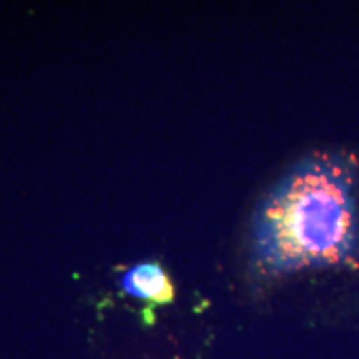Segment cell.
<instances>
[{
    "mask_svg": "<svg viewBox=\"0 0 359 359\" xmlns=\"http://www.w3.org/2000/svg\"><path fill=\"white\" fill-rule=\"evenodd\" d=\"M122 286L135 298L155 304L172 303L175 298L172 281L158 263H142L130 268L122 278Z\"/></svg>",
    "mask_w": 359,
    "mask_h": 359,
    "instance_id": "cell-2",
    "label": "cell"
},
{
    "mask_svg": "<svg viewBox=\"0 0 359 359\" xmlns=\"http://www.w3.org/2000/svg\"><path fill=\"white\" fill-rule=\"evenodd\" d=\"M359 168L348 154L302 158L259 201L253 258L269 275L343 266L359 258Z\"/></svg>",
    "mask_w": 359,
    "mask_h": 359,
    "instance_id": "cell-1",
    "label": "cell"
}]
</instances>
